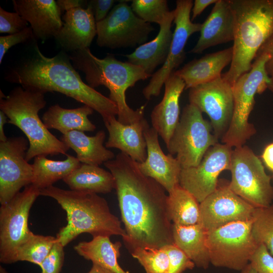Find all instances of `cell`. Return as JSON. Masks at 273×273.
Wrapping results in <instances>:
<instances>
[{"label": "cell", "instance_id": "1", "mask_svg": "<svg viewBox=\"0 0 273 273\" xmlns=\"http://www.w3.org/2000/svg\"><path fill=\"white\" fill-rule=\"evenodd\" d=\"M104 164L115 179L126 247L162 248L173 243L165 190L124 153Z\"/></svg>", "mask_w": 273, "mask_h": 273}, {"label": "cell", "instance_id": "2", "mask_svg": "<svg viewBox=\"0 0 273 273\" xmlns=\"http://www.w3.org/2000/svg\"><path fill=\"white\" fill-rule=\"evenodd\" d=\"M34 51L29 59L6 75V80L44 94H63L91 107L103 119L117 116L118 110L115 103L82 80L69 56L59 54L51 58L46 57L37 45Z\"/></svg>", "mask_w": 273, "mask_h": 273}, {"label": "cell", "instance_id": "3", "mask_svg": "<svg viewBox=\"0 0 273 273\" xmlns=\"http://www.w3.org/2000/svg\"><path fill=\"white\" fill-rule=\"evenodd\" d=\"M40 195L56 200L66 212L67 223L56 236L64 247L85 233L93 237H123L126 235L118 218L110 211L107 201L97 194L51 186L40 190Z\"/></svg>", "mask_w": 273, "mask_h": 273}, {"label": "cell", "instance_id": "4", "mask_svg": "<svg viewBox=\"0 0 273 273\" xmlns=\"http://www.w3.org/2000/svg\"><path fill=\"white\" fill-rule=\"evenodd\" d=\"M69 58L74 67L84 73L89 86L94 88L103 85L109 89V99L118 108V121L130 124L144 118L145 106L136 110L131 109L126 103L125 92L138 81L147 79L151 75L140 67L118 60L112 55L99 58L89 48L72 52Z\"/></svg>", "mask_w": 273, "mask_h": 273}, {"label": "cell", "instance_id": "5", "mask_svg": "<svg viewBox=\"0 0 273 273\" xmlns=\"http://www.w3.org/2000/svg\"><path fill=\"white\" fill-rule=\"evenodd\" d=\"M235 17L233 58L221 77L232 86L251 69L257 54L273 33V0H229Z\"/></svg>", "mask_w": 273, "mask_h": 273}, {"label": "cell", "instance_id": "6", "mask_svg": "<svg viewBox=\"0 0 273 273\" xmlns=\"http://www.w3.org/2000/svg\"><path fill=\"white\" fill-rule=\"evenodd\" d=\"M0 109L13 124L25 134L29 142L26 159L37 156L66 155L69 148L46 127L38 113L46 105L45 94L18 86L6 96L1 90Z\"/></svg>", "mask_w": 273, "mask_h": 273}, {"label": "cell", "instance_id": "7", "mask_svg": "<svg viewBox=\"0 0 273 273\" xmlns=\"http://www.w3.org/2000/svg\"><path fill=\"white\" fill-rule=\"evenodd\" d=\"M269 58L265 54L257 55L250 71L241 75L233 85V116L227 131L221 139L222 144L232 148L244 146L256 132L254 125L248 121L255 105V95L266 89L273 93V80L265 69Z\"/></svg>", "mask_w": 273, "mask_h": 273}, {"label": "cell", "instance_id": "8", "mask_svg": "<svg viewBox=\"0 0 273 273\" xmlns=\"http://www.w3.org/2000/svg\"><path fill=\"white\" fill-rule=\"evenodd\" d=\"M202 113L193 104L184 107L166 146L169 154L176 155L182 169L197 166L209 148L218 143L211 123L204 119Z\"/></svg>", "mask_w": 273, "mask_h": 273}, {"label": "cell", "instance_id": "9", "mask_svg": "<svg viewBox=\"0 0 273 273\" xmlns=\"http://www.w3.org/2000/svg\"><path fill=\"white\" fill-rule=\"evenodd\" d=\"M253 219L237 221L208 231L210 263L215 267L242 270L259 244L252 234Z\"/></svg>", "mask_w": 273, "mask_h": 273}, {"label": "cell", "instance_id": "10", "mask_svg": "<svg viewBox=\"0 0 273 273\" xmlns=\"http://www.w3.org/2000/svg\"><path fill=\"white\" fill-rule=\"evenodd\" d=\"M229 170L230 188L255 208L265 207L273 202L271 177L253 151L244 145L233 150Z\"/></svg>", "mask_w": 273, "mask_h": 273}, {"label": "cell", "instance_id": "11", "mask_svg": "<svg viewBox=\"0 0 273 273\" xmlns=\"http://www.w3.org/2000/svg\"><path fill=\"white\" fill-rule=\"evenodd\" d=\"M40 190L30 185L0 207V261L15 262L19 247L33 234L28 228L30 209Z\"/></svg>", "mask_w": 273, "mask_h": 273}, {"label": "cell", "instance_id": "12", "mask_svg": "<svg viewBox=\"0 0 273 273\" xmlns=\"http://www.w3.org/2000/svg\"><path fill=\"white\" fill-rule=\"evenodd\" d=\"M154 30L133 12L126 1H119L103 20L97 22V43L110 49L134 48L147 42Z\"/></svg>", "mask_w": 273, "mask_h": 273}, {"label": "cell", "instance_id": "13", "mask_svg": "<svg viewBox=\"0 0 273 273\" xmlns=\"http://www.w3.org/2000/svg\"><path fill=\"white\" fill-rule=\"evenodd\" d=\"M193 4L192 0L176 1L173 21L175 26L169 51L164 64L152 75L149 83L143 89V94L147 100L159 95L166 79L185 60V47L188 39L201 30L202 24L192 22L190 17Z\"/></svg>", "mask_w": 273, "mask_h": 273}, {"label": "cell", "instance_id": "14", "mask_svg": "<svg viewBox=\"0 0 273 273\" xmlns=\"http://www.w3.org/2000/svg\"><path fill=\"white\" fill-rule=\"evenodd\" d=\"M190 104L207 114L213 133L221 139L227 131L233 116V86L222 77L190 88Z\"/></svg>", "mask_w": 273, "mask_h": 273}, {"label": "cell", "instance_id": "15", "mask_svg": "<svg viewBox=\"0 0 273 273\" xmlns=\"http://www.w3.org/2000/svg\"><path fill=\"white\" fill-rule=\"evenodd\" d=\"M232 152V148L222 143L211 147L197 166L181 169L179 185L200 203L217 189L220 173L229 170Z\"/></svg>", "mask_w": 273, "mask_h": 273}, {"label": "cell", "instance_id": "16", "mask_svg": "<svg viewBox=\"0 0 273 273\" xmlns=\"http://www.w3.org/2000/svg\"><path fill=\"white\" fill-rule=\"evenodd\" d=\"M29 142L23 136L0 142V203L10 201L23 187L31 184L32 165L26 159Z\"/></svg>", "mask_w": 273, "mask_h": 273}, {"label": "cell", "instance_id": "17", "mask_svg": "<svg viewBox=\"0 0 273 273\" xmlns=\"http://www.w3.org/2000/svg\"><path fill=\"white\" fill-rule=\"evenodd\" d=\"M229 184H218L216 190L200 203L199 223L207 231L253 219L255 207L231 190Z\"/></svg>", "mask_w": 273, "mask_h": 273}, {"label": "cell", "instance_id": "18", "mask_svg": "<svg viewBox=\"0 0 273 273\" xmlns=\"http://www.w3.org/2000/svg\"><path fill=\"white\" fill-rule=\"evenodd\" d=\"M158 135L153 127L148 126L145 129L147 156L143 162L137 163L143 174L156 180L168 193L179 185L182 168L175 157L169 153H164L159 143Z\"/></svg>", "mask_w": 273, "mask_h": 273}, {"label": "cell", "instance_id": "19", "mask_svg": "<svg viewBox=\"0 0 273 273\" xmlns=\"http://www.w3.org/2000/svg\"><path fill=\"white\" fill-rule=\"evenodd\" d=\"M13 4L15 12L30 23L35 38L44 41L63 26L62 12L54 0H13Z\"/></svg>", "mask_w": 273, "mask_h": 273}, {"label": "cell", "instance_id": "20", "mask_svg": "<svg viewBox=\"0 0 273 273\" xmlns=\"http://www.w3.org/2000/svg\"><path fill=\"white\" fill-rule=\"evenodd\" d=\"M63 25L54 36L59 44L72 53L89 48L97 35V23L92 8H77L65 12Z\"/></svg>", "mask_w": 273, "mask_h": 273}, {"label": "cell", "instance_id": "21", "mask_svg": "<svg viewBox=\"0 0 273 273\" xmlns=\"http://www.w3.org/2000/svg\"><path fill=\"white\" fill-rule=\"evenodd\" d=\"M103 119L109 133L106 148L118 149L138 163L145 161L147 151L144 131L149 126L146 119L130 124L120 123L115 116Z\"/></svg>", "mask_w": 273, "mask_h": 273}, {"label": "cell", "instance_id": "22", "mask_svg": "<svg viewBox=\"0 0 273 273\" xmlns=\"http://www.w3.org/2000/svg\"><path fill=\"white\" fill-rule=\"evenodd\" d=\"M164 85L163 98L153 109L151 121L152 127L167 146L179 121V98L186 85L175 72L168 77Z\"/></svg>", "mask_w": 273, "mask_h": 273}, {"label": "cell", "instance_id": "23", "mask_svg": "<svg viewBox=\"0 0 273 273\" xmlns=\"http://www.w3.org/2000/svg\"><path fill=\"white\" fill-rule=\"evenodd\" d=\"M235 17L229 0H218L202 24L200 36L190 53L201 54L206 49L233 41Z\"/></svg>", "mask_w": 273, "mask_h": 273}, {"label": "cell", "instance_id": "24", "mask_svg": "<svg viewBox=\"0 0 273 273\" xmlns=\"http://www.w3.org/2000/svg\"><path fill=\"white\" fill-rule=\"evenodd\" d=\"M174 19V10L170 11L159 25L157 35L151 41L139 46L130 54L123 55L128 62L140 67L151 75L156 68L165 62L173 37L172 23Z\"/></svg>", "mask_w": 273, "mask_h": 273}, {"label": "cell", "instance_id": "25", "mask_svg": "<svg viewBox=\"0 0 273 273\" xmlns=\"http://www.w3.org/2000/svg\"><path fill=\"white\" fill-rule=\"evenodd\" d=\"M232 58V47L193 59L175 73L184 80L185 89H190L221 77L222 70Z\"/></svg>", "mask_w": 273, "mask_h": 273}, {"label": "cell", "instance_id": "26", "mask_svg": "<svg viewBox=\"0 0 273 273\" xmlns=\"http://www.w3.org/2000/svg\"><path fill=\"white\" fill-rule=\"evenodd\" d=\"M106 133L98 131L94 136H88L83 131H71L62 134L60 140L76 154V158L82 164L100 166L113 159L115 156L103 145Z\"/></svg>", "mask_w": 273, "mask_h": 273}, {"label": "cell", "instance_id": "27", "mask_svg": "<svg viewBox=\"0 0 273 273\" xmlns=\"http://www.w3.org/2000/svg\"><path fill=\"white\" fill-rule=\"evenodd\" d=\"M208 231L200 224L185 226L172 223L173 243L194 263L204 269L210 263L207 245Z\"/></svg>", "mask_w": 273, "mask_h": 273}, {"label": "cell", "instance_id": "28", "mask_svg": "<svg viewBox=\"0 0 273 273\" xmlns=\"http://www.w3.org/2000/svg\"><path fill=\"white\" fill-rule=\"evenodd\" d=\"M94 111L85 105L77 108L65 109L56 104L44 113L41 120L48 129L58 130L62 134L73 130L94 131L96 126L88 118Z\"/></svg>", "mask_w": 273, "mask_h": 273}, {"label": "cell", "instance_id": "29", "mask_svg": "<svg viewBox=\"0 0 273 273\" xmlns=\"http://www.w3.org/2000/svg\"><path fill=\"white\" fill-rule=\"evenodd\" d=\"M71 190L108 194L115 189L112 174L99 167L82 164L63 179Z\"/></svg>", "mask_w": 273, "mask_h": 273}, {"label": "cell", "instance_id": "30", "mask_svg": "<svg viewBox=\"0 0 273 273\" xmlns=\"http://www.w3.org/2000/svg\"><path fill=\"white\" fill-rule=\"evenodd\" d=\"M121 245L120 242H111L108 236H98L93 237L90 241L79 243L74 249L85 259L114 273H129L124 270L118 262Z\"/></svg>", "mask_w": 273, "mask_h": 273}, {"label": "cell", "instance_id": "31", "mask_svg": "<svg viewBox=\"0 0 273 273\" xmlns=\"http://www.w3.org/2000/svg\"><path fill=\"white\" fill-rule=\"evenodd\" d=\"M81 164L76 157L69 155L61 161L49 159L44 156H37L32 164L33 178L31 185L40 191L53 186L60 179L63 180Z\"/></svg>", "mask_w": 273, "mask_h": 273}, {"label": "cell", "instance_id": "32", "mask_svg": "<svg viewBox=\"0 0 273 273\" xmlns=\"http://www.w3.org/2000/svg\"><path fill=\"white\" fill-rule=\"evenodd\" d=\"M167 205L172 223L185 226L199 223L200 203L179 185L168 193Z\"/></svg>", "mask_w": 273, "mask_h": 273}, {"label": "cell", "instance_id": "33", "mask_svg": "<svg viewBox=\"0 0 273 273\" xmlns=\"http://www.w3.org/2000/svg\"><path fill=\"white\" fill-rule=\"evenodd\" d=\"M56 237L33 234L18 249L15 262L28 261L38 266L41 263L56 241Z\"/></svg>", "mask_w": 273, "mask_h": 273}, {"label": "cell", "instance_id": "34", "mask_svg": "<svg viewBox=\"0 0 273 273\" xmlns=\"http://www.w3.org/2000/svg\"><path fill=\"white\" fill-rule=\"evenodd\" d=\"M136 259L146 273H169V260L162 248L133 246L127 248Z\"/></svg>", "mask_w": 273, "mask_h": 273}, {"label": "cell", "instance_id": "35", "mask_svg": "<svg viewBox=\"0 0 273 273\" xmlns=\"http://www.w3.org/2000/svg\"><path fill=\"white\" fill-rule=\"evenodd\" d=\"M252 234L256 242L264 244L273 256V202L267 207L255 208Z\"/></svg>", "mask_w": 273, "mask_h": 273}, {"label": "cell", "instance_id": "36", "mask_svg": "<svg viewBox=\"0 0 273 273\" xmlns=\"http://www.w3.org/2000/svg\"><path fill=\"white\" fill-rule=\"evenodd\" d=\"M131 8L135 14L147 23L159 25L170 11L166 0H133Z\"/></svg>", "mask_w": 273, "mask_h": 273}, {"label": "cell", "instance_id": "37", "mask_svg": "<svg viewBox=\"0 0 273 273\" xmlns=\"http://www.w3.org/2000/svg\"><path fill=\"white\" fill-rule=\"evenodd\" d=\"M169 260V273H183L187 269H192L194 263L174 243L162 247Z\"/></svg>", "mask_w": 273, "mask_h": 273}, {"label": "cell", "instance_id": "38", "mask_svg": "<svg viewBox=\"0 0 273 273\" xmlns=\"http://www.w3.org/2000/svg\"><path fill=\"white\" fill-rule=\"evenodd\" d=\"M63 248L62 244L57 239L49 253L39 266L41 269V273L60 272L64 259Z\"/></svg>", "mask_w": 273, "mask_h": 273}, {"label": "cell", "instance_id": "39", "mask_svg": "<svg viewBox=\"0 0 273 273\" xmlns=\"http://www.w3.org/2000/svg\"><path fill=\"white\" fill-rule=\"evenodd\" d=\"M28 26V23L17 12H9L0 7V32L12 34Z\"/></svg>", "mask_w": 273, "mask_h": 273}, {"label": "cell", "instance_id": "40", "mask_svg": "<svg viewBox=\"0 0 273 273\" xmlns=\"http://www.w3.org/2000/svg\"><path fill=\"white\" fill-rule=\"evenodd\" d=\"M249 263L257 273H273V256L264 244H259Z\"/></svg>", "mask_w": 273, "mask_h": 273}, {"label": "cell", "instance_id": "41", "mask_svg": "<svg viewBox=\"0 0 273 273\" xmlns=\"http://www.w3.org/2000/svg\"><path fill=\"white\" fill-rule=\"evenodd\" d=\"M33 37L31 27H28L16 33L0 36V64L2 63L5 54L11 47L17 44L25 42Z\"/></svg>", "mask_w": 273, "mask_h": 273}, {"label": "cell", "instance_id": "42", "mask_svg": "<svg viewBox=\"0 0 273 273\" xmlns=\"http://www.w3.org/2000/svg\"><path fill=\"white\" fill-rule=\"evenodd\" d=\"M115 2L114 0H92L88 2V5L92 9L96 23L106 17Z\"/></svg>", "mask_w": 273, "mask_h": 273}, {"label": "cell", "instance_id": "43", "mask_svg": "<svg viewBox=\"0 0 273 273\" xmlns=\"http://www.w3.org/2000/svg\"><path fill=\"white\" fill-rule=\"evenodd\" d=\"M261 54H265L269 57L265 64V69L268 76L273 80V33L260 48L257 55Z\"/></svg>", "mask_w": 273, "mask_h": 273}, {"label": "cell", "instance_id": "44", "mask_svg": "<svg viewBox=\"0 0 273 273\" xmlns=\"http://www.w3.org/2000/svg\"><path fill=\"white\" fill-rule=\"evenodd\" d=\"M56 2L61 12L77 8H84V6L88 4L87 1L80 0H58Z\"/></svg>", "mask_w": 273, "mask_h": 273}, {"label": "cell", "instance_id": "45", "mask_svg": "<svg viewBox=\"0 0 273 273\" xmlns=\"http://www.w3.org/2000/svg\"><path fill=\"white\" fill-rule=\"evenodd\" d=\"M218 0H195L194 2V5L192 7V16L191 20L193 21L197 16L200 15L201 13L208 6L215 4Z\"/></svg>", "mask_w": 273, "mask_h": 273}, {"label": "cell", "instance_id": "46", "mask_svg": "<svg viewBox=\"0 0 273 273\" xmlns=\"http://www.w3.org/2000/svg\"><path fill=\"white\" fill-rule=\"evenodd\" d=\"M261 158L266 166L273 172V143L265 147Z\"/></svg>", "mask_w": 273, "mask_h": 273}, {"label": "cell", "instance_id": "47", "mask_svg": "<svg viewBox=\"0 0 273 273\" xmlns=\"http://www.w3.org/2000/svg\"><path fill=\"white\" fill-rule=\"evenodd\" d=\"M8 122V118L5 113L0 111V142H5L8 138L5 134L4 126V125Z\"/></svg>", "mask_w": 273, "mask_h": 273}, {"label": "cell", "instance_id": "48", "mask_svg": "<svg viewBox=\"0 0 273 273\" xmlns=\"http://www.w3.org/2000/svg\"><path fill=\"white\" fill-rule=\"evenodd\" d=\"M87 273H114L108 269H107L100 265L93 263L92 267L89 271Z\"/></svg>", "mask_w": 273, "mask_h": 273}, {"label": "cell", "instance_id": "49", "mask_svg": "<svg viewBox=\"0 0 273 273\" xmlns=\"http://www.w3.org/2000/svg\"><path fill=\"white\" fill-rule=\"evenodd\" d=\"M240 273H257L255 269L249 263L242 270Z\"/></svg>", "mask_w": 273, "mask_h": 273}, {"label": "cell", "instance_id": "50", "mask_svg": "<svg viewBox=\"0 0 273 273\" xmlns=\"http://www.w3.org/2000/svg\"><path fill=\"white\" fill-rule=\"evenodd\" d=\"M0 273H8L2 266L0 267Z\"/></svg>", "mask_w": 273, "mask_h": 273}]
</instances>
